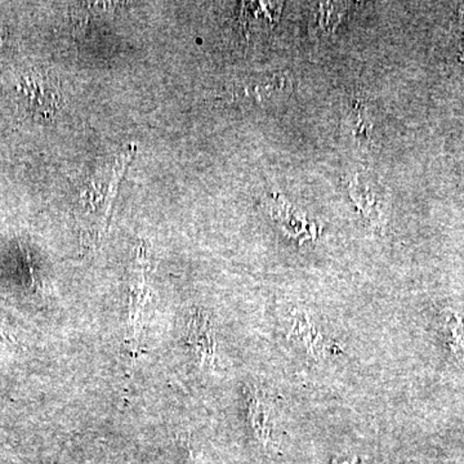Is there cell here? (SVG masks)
<instances>
[{"instance_id":"277c9868","label":"cell","mask_w":464,"mask_h":464,"mask_svg":"<svg viewBox=\"0 0 464 464\" xmlns=\"http://www.w3.org/2000/svg\"><path fill=\"white\" fill-rule=\"evenodd\" d=\"M444 331L451 353L464 366V314L448 313L444 316Z\"/></svg>"},{"instance_id":"6da1fadb","label":"cell","mask_w":464,"mask_h":464,"mask_svg":"<svg viewBox=\"0 0 464 464\" xmlns=\"http://www.w3.org/2000/svg\"><path fill=\"white\" fill-rule=\"evenodd\" d=\"M285 331L290 343L311 362L322 364L331 356L332 342L325 329L317 316L313 315L306 308L288 307Z\"/></svg>"},{"instance_id":"3957f363","label":"cell","mask_w":464,"mask_h":464,"mask_svg":"<svg viewBox=\"0 0 464 464\" xmlns=\"http://www.w3.org/2000/svg\"><path fill=\"white\" fill-rule=\"evenodd\" d=\"M249 422L256 436L265 445L280 439L282 417L273 399L261 390H255L249 396Z\"/></svg>"},{"instance_id":"7a4b0ae2","label":"cell","mask_w":464,"mask_h":464,"mask_svg":"<svg viewBox=\"0 0 464 464\" xmlns=\"http://www.w3.org/2000/svg\"><path fill=\"white\" fill-rule=\"evenodd\" d=\"M18 91L24 97L27 108L45 118L52 116L60 103L57 84L52 76L42 72H33L21 76Z\"/></svg>"}]
</instances>
